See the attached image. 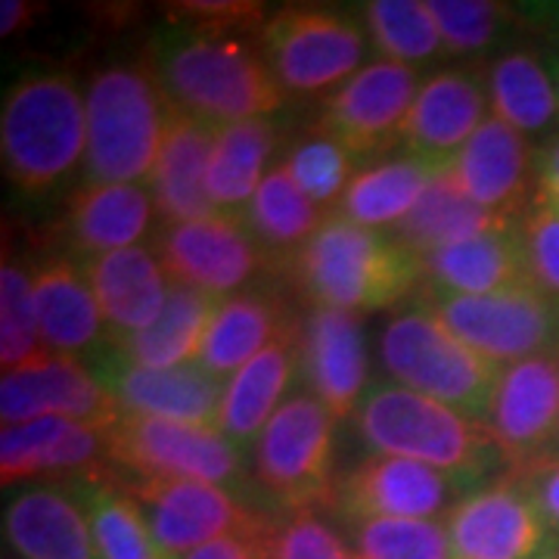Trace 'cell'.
Instances as JSON below:
<instances>
[{"mask_svg": "<svg viewBox=\"0 0 559 559\" xmlns=\"http://www.w3.org/2000/svg\"><path fill=\"white\" fill-rule=\"evenodd\" d=\"M0 417L3 426L62 417L109 429L121 417V407L87 360L50 355L40 364L3 373Z\"/></svg>", "mask_w": 559, "mask_h": 559, "instance_id": "ac0fdd59", "label": "cell"}, {"mask_svg": "<svg viewBox=\"0 0 559 559\" xmlns=\"http://www.w3.org/2000/svg\"><path fill=\"white\" fill-rule=\"evenodd\" d=\"M507 476L535 503V510L540 513V520L550 525V532L559 535V454H544L520 466H510Z\"/></svg>", "mask_w": 559, "mask_h": 559, "instance_id": "bcb514c9", "label": "cell"}, {"mask_svg": "<svg viewBox=\"0 0 559 559\" xmlns=\"http://www.w3.org/2000/svg\"><path fill=\"white\" fill-rule=\"evenodd\" d=\"M503 224H510V221L495 218L491 212L481 209L479 202L469 200L466 190L454 178V171L448 168L419 197L414 212L404 221H399L389 234L401 246H407L414 255H426V252H432L439 246L476 237V234L495 230V227H503Z\"/></svg>", "mask_w": 559, "mask_h": 559, "instance_id": "e575fe53", "label": "cell"}, {"mask_svg": "<svg viewBox=\"0 0 559 559\" xmlns=\"http://www.w3.org/2000/svg\"><path fill=\"white\" fill-rule=\"evenodd\" d=\"M3 532L22 559H100L91 516L69 481L20 488L3 510Z\"/></svg>", "mask_w": 559, "mask_h": 559, "instance_id": "7402d4cb", "label": "cell"}, {"mask_svg": "<svg viewBox=\"0 0 559 559\" xmlns=\"http://www.w3.org/2000/svg\"><path fill=\"white\" fill-rule=\"evenodd\" d=\"M109 466L143 479H197L237 488L246 479V451L215 426L121 414L106 429Z\"/></svg>", "mask_w": 559, "mask_h": 559, "instance_id": "9c48e42d", "label": "cell"}, {"mask_svg": "<svg viewBox=\"0 0 559 559\" xmlns=\"http://www.w3.org/2000/svg\"><path fill=\"white\" fill-rule=\"evenodd\" d=\"M380 360L392 382L441 401L485 426L500 364L460 342L419 299L385 320Z\"/></svg>", "mask_w": 559, "mask_h": 559, "instance_id": "8992f818", "label": "cell"}, {"mask_svg": "<svg viewBox=\"0 0 559 559\" xmlns=\"http://www.w3.org/2000/svg\"><path fill=\"white\" fill-rule=\"evenodd\" d=\"M423 264V286L460 296H491L532 286L525 274L520 224H503L466 240L439 246L426 255Z\"/></svg>", "mask_w": 559, "mask_h": 559, "instance_id": "83f0119b", "label": "cell"}, {"mask_svg": "<svg viewBox=\"0 0 559 559\" xmlns=\"http://www.w3.org/2000/svg\"><path fill=\"white\" fill-rule=\"evenodd\" d=\"M345 535L358 559H454L441 520H345Z\"/></svg>", "mask_w": 559, "mask_h": 559, "instance_id": "f35d334b", "label": "cell"}, {"mask_svg": "<svg viewBox=\"0 0 559 559\" xmlns=\"http://www.w3.org/2000/svg\"><path fill=\"white\" fill-rule=\"evenodd\" d=\"M538 202L559 212V131L538 146Z\"/></svg>", "mask_w": 559, "mask_h": 559, "instance_id": "c3c4849f", "label": "cell"}, {"mask_svg": "<svg viewBox=\"0 0 559 559\" xmlns=\"http://www.w3.org/2000/svg\"><path fill=\"white\" fill-rule=\"evenodd\" d=\"M124 495H131L153 528V538L171 559L187 557L209 540L227 535H264L271 516L242 503L230 488L197 479H143L119 476Z\"/></svg>", "mask_w": 559, "mask_h": 559, "instance_id": "8fae6325", "label": "cell"}, {"mask_svg": "<svg viewBox=\"0 0 559 559\" xmlns=\"http://www.w3.org/2000/svg\"><path fill=\"white\" fill-rule=\"evenodd\" d=\"M439 175H444L441 168H432L407 153L360 165L333 215L355 221L360 227L392 230L399 221L414 212L419 197L432 187Z\"/></svg>", "mask_w": 559, "mask_h": 559, "instance_id": "4dcf8cb0", "label": "cell"}, {"mask_svg": "<svg viewBox=\"0 0 559 559\" xmlns=\"http://www.w3.org/2000/svg\"><path fill=\"white\" fill-rule=\"evenodd\" d=\"M522 255L528 283L559 308V212L535 200L520 221Z\"/></svg>", "mask_w": 559, "mask_h": 559, "instance_id": "7bdbcfd3", "label": "cell"}, {"mask_svg": "<svg viewBox=\"0 0 559 559\" xmlns=\"http://www.w3.org/2000/svg\"><path fill=\"white\" fill-rule=\"evenodd\" d=\"M153 252L171 283L193 286L218 299L246 293V286L274 261L249 234L246 221L230 212L159 224Z\"/></svg>", "mask_w": 559, "mask_h": 559, "instance_id": "5bb4252c", "label": "cell"}, {"mask_svg": "<svg viewBox=\"0 0 559 559\" xmlns=\"http://www.w3.org/2000/svg\"><path fill=\"white\" fill-rule=\"evenodd\" d=\"M293 323L296 320H289L286 305L271 289H246L227 296L221 299L218 311L209 323L200 364L212 377L227 382Z\"/></svg>", "mask_w": 559, "mask_h": 559, "instance_id": "f1b7e54d", "label": "cell"}, {"mask_svg": "<svg viewBox=\"0 0 559 559\" xmlns=\"http://www.w3.org/2000/svg\"><path fill=\"white\" fill-rule=\"evenodd\" d=\"M360 22L382 60L417 66L444 53L429 0H370L360 7Z\"/></svg>", "mask_w": 559, "mask_h": 559, "instance_id": "8d00e7d4", "label": "cell"}, {"mask_svg": "<svg viewBox=\"0 0 559 559\" xmlns=\"http://www.w3.org/2000/svg\"><path fill=\"white\" fill-rule=\"evenodd\" d=\"M277 150V124L271 119L234 121L218 128L215 153L209 162V200L218 212L242 215L255 197Z\"/></svg>", "mask_w": 559, "mask_h": 559, "instance_id": "d6a6232c", "label": "cell"}, {"mask_svg": "<svg viewBox=\"0 0 559 559\" xmlns=\"http://www.w3.org/2000/svg\"><path fill=\"white\" fill-rule=\"evenodd\" d=\"M547 559H559V554H550V557H547Z\"/></svg>", "mask_w": 559, "mask_h": 559, "instance_id": "db71d44e", "label": "cell"}, {"mask_svg": "<svg viewBox=\"0 0 559 559\" xmlns=\"http://www.w3.org/2000/svg\"><path fill=\"white\" fill-rule=\"evenodd\" d=\"M271 559H352L342 538L314 510L283 513L267 532Z\"/></svg>", "mask_w": 559, "mask_h": 559, "instance_id": "ee69618b", "label": "cell"}, {"mask_svg": "<svg viewBox=\"0 0 559 559\" xmlns=\"http://www.w3.org/2000/svg\"><path fill=\"white\" fill-rule=\"evenodd\" d=\"M336 419L311 392H293L264 426L252 469L255 481L283 513L330 510Z\"/></svg>", "mask_w": 559, "mask_h": 559, "instance_id": "52a82bcc", "label": "cell"}, {"mask_svg": "<svg viewBox=\"0 0 559 559\" xmlns=\"http://www.w3.org/2000/svg\"><path fill=\"white\" fill-rule=\"evenodd\" d=\"M352 559H355V557H352Z\"/></svg>", "mask_w": 559, "mask_h": 559, "instance_id": "11a10c76", "label": "cell"}, {"mask_svg": "<svg viewBox=\"0 0 559 559\" xmlns=\"http://www.w3.org/2000/svg\"><path fill=\"white\" fill-rule=\"evenodd\" d=\"M87 153L84 180L140 183L159 159L171 103L146 60H112L94 69L84 94Z\"/></svg>", "mask_w": 559, "mask_h": 559, "instance_id": "5b68a950", "label": "cell"}, {"mask_svg": "<svg viewBox=\"0 0 559 559\" xmlns=\"http://www.w3.org/2000/svg\"><path fill=\"white\" fill-rule=\"evenodd\" d=\"M240 218L246 221L249 234L271 259L289 261L318 234L326 215L320 205L301 193L299 183L280 162L267 171V178L261 180V187L242 209Z\"/></svg>", "mask_w": 559, "mask_h": 559, "instance_id": "836d02e7", "label": "cell"}, {"mask_svg": "<svg viewBox=\"0 0 559 559\" xmlns=\"http://www.w3.org/2000/svg\"><path fill=\"white\" fill-rule=\"evenodd\" d=\"M267 532L264 535H227V538L209 540V544H202L180 559H271Z\"/></svg>", "mask_w": 559, "mask_h": 559, "instance_id": "7dc6e473", "label": "cell"}, {"mask_svg": "<svg viewBox=\"0 0 559 559\" xmlns=\"http://www.w3.org/2000/svg\"><path fill=\"white\" fill-rule=\"evenodd\" d=\"M87 364L109 389V395L119 401L121 414L183 419L218 429L224 382L212 377L200 360L162 370L140 367L124 358L116 345H109Z\"/></svg>", "mask_w": 559, "mask_h": 559, "instance_id": "2e32d148", "label": "cell"}, {"mask_svg": "<svg viewBox=\"0 0 559 559\" xmlns=\"http://www.w3.org/2000/svg\"><path fill=\"white\" fill-rule=\"evenodd\" d=\"M261 57L289 97L333 94L367 66V28L358 16L326 7H283L261 28Z\"/></svg>", "mask_w": 559, "mask_h": 559, "instance_id": "ba28073f", "label": "cell"}, {"mask_svg": "<svg viewBox=\"0 0 559 559\" xmlns=\"http://www.w3.org/2000/svg\"><path fill=\"white\" fill-rule=\"evenodd\" d=\"M535 20L547 25V32L559 40V3H544V7H532Z\"/></svg>", "mask_w": 559, "mask_h": 559, "instance_id": "f907efd6", "label": "cell"}, {"mask_svg": "<svg viewBox=\"0 0 559 559\" xmlns=\"http://www.w3.org/2000/svg\"><path fill=\"white\" fill-rule=\"evenodd\" d=\"M283 165L299 183L301 193L314 205H320L323 212H333L340 205L348 183L360 171L358 159L342 146L340 140L323 134L318 124L289 146Z\"/></svg>", "mask_w": 559, "mask_h": 559, "instance_id": "ab89813d", "label": "cell"}, {"mask_svg": "<svg viewBox=\"0 0 559 559\" xmlns=\"http://www.w3.org/2000/svg\"><path fill=\"white\" fill-rule=\"evenodd\" d=\"M417 296L460 342L500 367L559 352V308L535 286L491 296H460L419 286Z\"/></svg>", "mask_w": 559, "mask_h": 559, "instance_id": "30bf717a", "label": "cell"}, {"mask_svg": "<svg viewBox=\"0 0 559 559\" xmlns=\"http://www.w3.org/2000/svg\"><path fill=\"white\" fill-rule=\"evenodd\" d=\"M485 429L510 466L554 454L559 432V352L500 367Z\"/></svg>", "mask_w": 559, "mask_h": 559, "instance_id": "e0dca14e", "label": "cell"}, {"mask_svg": "<svg viewBox=\"0 0 559 559\" xmlns=\"http://www.w3.org/2000/svg\"><path fill=\"white\" fill-rule=\"evenodd\" d=\"M156 202L143 183L81 180L62 212V237L81 261L140 246L150 234Z\"/></svg>", "mask_w": 559, "mask_h": 559, "instance_id": "603a6c76", "label": "cell"}, {"mask_svg": "<svg viewBox=\"0 0 559 559\" xmlns=\"http://www.w3.org/2000/svg\"><path fill=\"white\" fill-rule=\"evenodd\" d=\"M81 267L100 301L109 345H121L146 330L159 318L171 293V280L150 246H131L100 259H87L81 261Z\"/></svg>", "mask_w": 559, "mask_h": 559, "instance_id": "d4e9b609", "label": "cell"}, {"mask_svg": "<svg viewBox=\"0 0 559 559\" xmlns=\"http://www.w3.org/2000/svg\"><path fill=\"white\" fill-rule=\"evenodd\" d=\"M162 10L171 22L221 32V35H246V32L261 35V28L271 20L267 7L252 0H180V3H165Z\"/></svg>", "mask_w": 559, "mask_h": 559, "instance_id": "f6af8a7d", "label": "cell"}, {"mask_svg": "<svg viewBox=\"0 0 559 559\" xmlns=\"http://www.w3.org/2000/svg\"><path fill=\"white\" fill-rule=\"evenodd\" d=\"M481 75L495 119L507 121L525 138L557 134L554 131L559 121L557 84L538 53L522 47L507 50L488 62Z\"/></svg>", "mask_w": 559, "mask_h": 559, "instance_id": "f546056e", "label": "cell"}, {"mask_svg": "<svg viewBox=\"0 0 559 559\" xmlns=\"http://www.w3.org/2000/svg\"><path fill=\"white\" fill-rule=\"evenodd\" d=\"M215 124L193 119L171 106L159 159L146 180L162 224L197 221L218 212L215 202L209 200V162L215 153Z\"/></svg>", "mask_w": 559, "mask_h": 559, "instance_id": "484cf974", "label": "cell"}, {"mask_svg": "<svg viewBox=\"0 0 559 559\" xmlns=\"http://www.w3.org/2000/svg\"><path fill=\"white\" fill-rule=\"evenodd\" d=\"M352 419L373 454L429 463L481 485L510 473V460L481 423L399 382H370Z\"/></svg>", "mask_w": 559, "mask_h": 559, "instance_id": "277c9868", "label": "cell"}, {"mask_svg": "<svg viewBox=\"0 0 559 559\" xmlns=\"http://www.w3.org/2000/svg\"><path fill=\"white\" fill-rule=\"evenodd\" d=\"M286 274L308 308L348 314L385 311L423 286V264L389 230L326 215L320 230L286 261Z\"/></svg>", "mask_w": 559, "mask_h": 559, "instance_id": "7a4b0ae2", "label": "cell"}, {"mask_svg": "<svg viewBox=\"0 0 559 559\" xmlns=\"http://www.w3.org/2000/svg\"><path fill=\"white\" fill-rule=\"evenodd\" d=\"M94 525L100 559H171L153 538V528L131 495L121 491L116 469L69 481Z\"/></svg>", "mask_w": 559, "mask_h": 559, "instance_id": "d590c367", "label": "cell"}, {"mask_svg": "<svg viewBox=\"0 0 559 559\" xmlns=\"http://www.w3.org/2000/svg\"><path fill=\"white\" fill-rule=\"evenodd\" d=\"M488 119L491 103L479 69H441L423 81L401 134V150L448 171Z\"/></svg>", "mask_w": 559, "mask_h": 559, "instance_id": "ffe728a7", "label": "cell"}, {"mask_svg": "<svg viewBox=\"0 0 559 559\" xmlns=\"http://www.w3.org/2000/svg\"><path fill=\"white\" fill-rule=\"evenodd\" d=\"M299 360L305 392L333 414L355 417L367 395V340L358 314L333 308H308L299 320Z\"/></svg>", "mask_w": 559, "mask_h": 559, "instance_id": "44dd1931", "label": "cell"}, {"mask_svg": "<svg viewBox=\"0 0 559 559\" xmlns=\"http://www.w3.org/2000/svg\"><path fill=\"white\" fill-rule=\"evenodd\" d=\"M296 380H301L299 320L224 382L218 429L240 451L255 448Z\"/></svg>", "mask_w": 559, "mask_h": 559, "instance_id": "cb8c5ba5", "label": "cell"}, {"mask_svg": "<svg viewBox=\"0 0 559 559\" xmlns=\"http://www.w3.org/2000/svg\"><path fill=\"white\" fill-rule=\"evenodd\" d=\"M35 305L40 340L50 355L91 360L109 348L100 301L84 267L72 259L57 255L35 264Z\"/></svg>", "mask_w": 559, "mask_h": 559, "instance_id": "4316f807", "label": "cell"}, {"mask_svg": "<svg viewBox=\"0 0 559 559\" xmlns=\"http://www.w3.org/2000/svg\"><path fill=\"white\" fill-rule=\"evenodd\" d=\"M40 16L38 3L32 0H3L0 3V38H16L28 32Z\"/></svg>", "mask_w": 559, "mask_h": 559, "instance_id": "681fc988", "label": "cell"}, {"mask_svg": "<svg viewBox=\"0 0 559 559\" xmlns=\"http://www.w3.org/2000/svg\"><path fill=\"white\" fill-rule=\"evenodd\" d=\"M218 305V296L171 283V293H168V301H165L159 318L116 348L140 367H159L162 370V367L193 364V360H200L202 342H205L209 323L215 318Z\"/></svg>", "mask_w": 559, "mask_h": 559, "instance_id": "1f68e13d", "label": "cell"}, {"mask_svg": "<svg viewBox=\"0 0 559 559\" xmlns=\"http://www.w3.org/2000/svg\"><path fill=\"white\" fill-rule=\"evenodd\" d=\"M146 66L178 112L215 128L271 119L286 100L267 60L240 35L175 22V28L150 38Z\"/></svg>", "mask_w": 559, "mask_h": 559, "instance_id": "6da1fadb", "label": "cell"}, {"mask_svg": "<svg viewBox=\"0 0 559 559\" xmlns=\"http://www.w3.org/2000/svg\"><path fill=\"white\" fill-rule=\"evenodd\" d=\"M87 109L75 75L62 69H32L3 94L0 159L13 190L40 200L84 171Z\"/></svg>", "mask_w": 559, "mask_h": 559, "instance_id": "3957f363", "label": "cell"}, {"mask_svg": "<svg viewBox=\"0 0 559 559\" xmlns=\"http://www.w3.org/2000/svg\"><path fill=\"white\" fill-rule=\"evenodd\" d=\"M429 13L439 25L444 53L473 57L500 38L503 25L520 20V13L495 0H429Z\"/></svg>", "mask_w": 559, "mask_h": 559, "instance_id": "60d3db41", "label": "cell"}, {"mask_svg": "<svg viewBox=\"0 0 559 559\" xmlns=\"http://www.w3.org/2000/svg\"><path fill=\"white\" fill-rule=\"evenodd\" d=\"M444 525L454 559H547L557 538L510 476L466 495Z\"/></svg>", "mask_w": 559, "mask_h": 559, "instance_id": "9a60e30c", "label": "cell"}, {"mask_svg": "<svg viewBox=\"0 0 559 559\" xmlns=\"http://www.w3.org/2000/svg\"><path fill=\"white\" fill-rule=\"evenodd\" d=\"M419 87L417 66L377 57L323 97L314 124L355 159H385L389 150L401 146Z\"/></svg>", "mask_w": 559, "mask_h": 559, "instance_id": "7c38bea8", "label": "cell"}, {"mask_svg": "<svg viewBox=\"0 0 559 559\" xmlns=\"http://www.w3.org/2000/svg\"><path fill=\"white\" fill-rule=\"evenodd\" d=\"M554 454H559V432H557V444H554Z\"/></svg>", "mask_w": 559, "mask_h": 559, "instance_id": "f5cc1de1", "label": "cell"}, {"mask_svg": "<svg viewBox=\"0 0 559 559\" xmlns=\"http://www.w3.org/2000/svg\"><path fill=\"white\" fill-rule=\"evenodd\" d=\"M50 358L40 340L38 305H35V271H25L10 252L0 264V360L3 373L22 370Z\"/></svg>", "mask_w": 559, "mask_h": 559, "instance_id": "74e56055", "label": "cell"}, {"mask_svg": "<svg viewBox=\"0 0 559 559\" xmlns=\"http://www.w3.org/2000/svg\"><path fill=\"white\" fill-rule=\"evenodd\" d=\"M451 171L469 200L510 224L538 200V146L495 116L460 150Z\"/></svg>", "mask_w": 559, "mask_h": 559, "instance_id": "d6986e66", "label": "cell"}, {"mask_svg": "<svg viewBox=\"0 0 559 559\" xmlns=\"http://www.w3.org/2000/svg\"><path fill=\"white\" fill-rule=\"evenodd\" d=\"M72 419L40 417L20 426H3L0 436V481L3 488H13L22 481H40L44 466L53 454L57 441L69 429Z\"/></svg>", "mask_w": 559, "mask_h": 559, "instance_id": "b9f144b4", "label": "cell"}, {"mask_svg": "<svg viewBox=\"0 0 559 559\" xmlns=\"http://www.w3.org/2000/svg\"><path fill=\"white\" fill-rule=\"evenodd\" d=\"M550 75H554V84H557V97H559V53L550 62Z\"/></svg>", "mask_w": 559, "mask_h": 559, "instance_id": "816d5d0a", "label": "cell"}, {"mask_svg": "<svg viewBox=\"0 0 559 559\" xmlns=\"http://www.w3.org/2000/svg\"><path fill=\"white\" fill-rule=\"evenodd\" d=\"M476 488H481V481L460 473H444L417 460L373 454L336 479L330 510L342 520H439Z\"/></svg>", "mask_w": 559, "mask_h": 559, "instance_id": "4fadbf2b", "label": "cell"}]
</instances>
